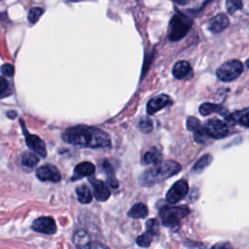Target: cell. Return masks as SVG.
I'll return each mask as SVG.
<instances>
[{
    "instance_id": "6da1fadb",
    "label": "cell",
    "mask_w": 249,
    "mask_h": 249,
    "mask_svg": "<svg viewBox=\"0 0 249 249\" xmlns=\"http://www.w3.org/2000/svg\"><path fill=\"white\" fill-rule=\"evenodd\" d=\"M63 140L72 145L93 149H108L111 147V140L107 133L87 126L67 129L63 135Z\"/></svg>"
},
{
    "instance_id": "7a4b0ae2",
    "label": "cell",
    "mask_w": 249,
    "mask_h": 249,
    "mask_svg": "<svg viewBox=\"0 0 249 249\" xmlns=\"http://www.w3.org/2000/svg\"><path fill=\"white\" fill-rule=\"evenodd\" d=\"M181 166L175 161H161L140 176V184L144 187L153 186L169 177L178 174Z\"/></svg>"
},
{
    "instance_id": "3957f363",
    "label": "cell",
    "mask_w": 249,
    "mask_h": 249,
    "mask_svg": "<svg viewBox=\"0 0 249 249\" xmlns=\"http://www.w3.org/2000/svg\"><path fill=\"white\" fill-rule=\"evenodd\" d=\"M192 20L181 14H175L170 23L169 28V38L171 41H179L184 38L192 28Z\"/></svg>"
},
{
    "instance_id": "277c9868",
    "label": "cell",
    "mask_w": 249,
    "mask_h": 249,
    "mask_svg": "<svg viewBox=\"0 0 249 249\" xmlns=\"http://www.w3.org/2000/svg\"><path fill=\"white\" fill-rule=\"evenodd\" d=\"M190 212V208L186 206H165L160 210L159 216L165 226L175 227Z\"/></svg>"
},
{
    "instance_id": "5b68a950",
    "label": "cell",
    "mask_w": 249,
    "mask_h": 249,
    "mask_svg": "<svg viewBox=\"0 0 249 249\" xmlns=\"http://www.w3.org/2000/svg\"><path fill=\"white\" fill-rule=\"evenodd\" d=\"M243 64L240 61L232 60L224 62L216 71L218 79L222 82H232L243 72Z\"/></svg>"
},
{
    "instance_id": "8992f818",
    "label": "cell",
    "mask_w": 249,
    "mask_h": 249,
    "mask_svg": "<svg viewBox=\"0 0 249 249\" xmlns=\"http://www.w3.org/2000/svg\"><path fill=\"white\" fill-rule=\"evenodd\" d=\"M203 130L206 137L213 140H221L229 135L228 124L218 119H211L207 121L204 124Z\"/></svg>"
},
{
    "instance_id": "52a82bcc",
    "label": "cell",
    "mask_w": 249,
    "mask_h": 249,
    "mask_svg": "<svg viewBox=\"0 0 249 249\" xmlns=\"http://www.w3.org/2000/svg\"><path fill=\"white\" fill-rule=\"evenodd\" d=\"M73 243L76 249H109L107 246L96 240H91L84 230H78L73 235Z\"/></svg>"
},
{
    "instance_id": "ba28073f",
    "label": "cell",
    "mask_w": 249,
    "mask_h": 249,
    "mask_svg": "<svg viewBox=\"0 0 249 249\" xmlns=\"http://www.w3.org/2000/svg\"><path fill=\"white\" fill-rule=\"evenodd\" d=\"M188 191H189V186H188L187 181H185L183 179L178 180L169 190V192L167 193L166 199H167L168 202L174 204V203L180 202L183 198H185L186 195L188 194Z\"/></svg>"
},
{
    "instance_id": "9c48e42d",
    "label": "cell",
    "mask_w": 249,
    "mask_h": 249,
    "mask_svg": "<svg viewBox=\"0 0 249 249\" xmlns=\"http://www.w3.org/2000/svg\"><path fill=\"white\" fill-rule=\"evenodd\" d=\"M33 231L46 233V234H54L57 232V225L55 220L52 217H39L31 225Z\"/></svg>"
},
{
    "instance_id": "30bf717a",
    "label": "cell",
    "mask_w": 249,
    "mask_h": 249,
    "mask_svg": "<svg viewBox=\"0 0 249 249\" xmlns=\"http://www.w3.org/2000/svg\"><path fill=\"white\" fill-rule=\"evenodd\" d=\"M21 123H22V128L25 131L26 140H27V144L29 145V147L31 148L36 154H38L42 158H45L46 155H47V151H46V146H45L44 141L40 138H38L37 136L28 134L23 122H21Z\"/></svg>"
},
{
    "instance_id": "8fae6325",
    "label": "cell",
    "mask_w": 249,
    "mask_h": 249,
    "mask_svg": "<svg viewBox=\"0 0 249 249\" xmlns=\"http://www.w3.org/2000/svg\"><path fill=\"white\" fill-rule=\"evenodd\" d=\"M171 104V99L168 94L162 93L151 98L147 103V113L148 115H154L163 108Z\"/></svg>"
},
{
    "instance_id": "7c38bea8",
    "label": "cell",
    "mask_w": 249,
    "mask_h": 249,
    "mask_svg": "<svg viewBox=\"0 0 249 249\" xmlns=\"http://www.w3.org/2000/svg\"><path fill=\"white\" fill-rule=\"evenodd\" d=\"M37 177L42 181L59 182L61 180V173L59 170L54 166H43L36 171Z\"/></svg>"
},
{
    "instance_id": "4fadbf2b",
    "label": "cell",
    "mask_w": 249,
    "mask_h": 249,
    "mask_svg": "<svg viewBox=\"0 0 249 249\" xmlns=\"http://www.w3.org/2000/svg\"><path fill=\"white\" fill-rule=\"evenodd\" d=\"M230 25V21L227 15L225 14H218L217 16H215L214 18H212L208 25H207V29L211 33H220L223 31H225Z\"/></svg>"
},
{
    "instance_id": "5bb4252c",
    "label": "cell",
    "mask_w": 249,
    "mask_h": 249,
    "mask_svg": "<svg viewBox=\"0 0 249 249\" xmlns=\"http://www.w3.org/2000/svg\"><path fill=\"white\" fill-rule=\"evenodd\" d=\"M172 75L178 79H186L192 75V67L190 63L186 61H180L176 62L172 69Z\"/></svg>"
},
{
    "instance_id": "9a60e30c",
    "label": "cell",
    "mask_w": 249,
    "mask_h": 249,
    "mask_svg": "<svg viewBox=\"0 0 249 249\" xmlns=\"http://www.w3.org/2000/svg\"><path fill=\"white\" fill-rule=\"evenodd\" d=\"M92 185L93 188V195L97 201L105 202L109 199L110 190L103 181L94 180V181H92Z\"/></svg>"
},
{
    "instance_id": "2e32d148",
    "label": "cell",
    "mask_w": 249,
    "mask_h": 249,
    "mask_svg": "<svg viewBox=\"0 0 249 249\" xmlns=\"http://www.w3.org/2000/svg\"><path fill=\"white\" fill-rule=\"evenodd\" d=\"M227 120L233 124H238L242 127L249 128V108L240 111H235L234 113L226 117Z\"/></svg>"
},
{
    "instance_id": "e0dca14e",
    "label": "cell",
    "mask_w": 249,
    "mask_h": 249,
    "mask_svg": "<svg viewBox=\"0 0 249 249\" xmlns=\"http://www.w3.org/2000/svg\"><path fill=\"white\" fill-rule=\"evenodd\" d=\"M94 171H95V168L92 163L83 162L78 166H76L74 172L78 177H83V176H90L93 174Z\"/></svg>"
},
{
    "instance_id": "ac0fdd59",
    "label": "cell",
    "mask_w": 249,
    "mask_h": 249,
    "mask_svg": "<svg viewBox=\"0 0 249 249\" xmlns=\"http://www.w3.org/2000/svg\"><path fill=\"white\" fill-rule=\"evenodd\" d=\"M161 162V153L158 149L152 148L150 151L146 152L141 159L143 165H156Z\"/></svg>"
},
{
    "instance_id": "d6986e66",
    "label": "cell",
    "mask_w": 249,
    "mask_h": 249,
    "mask_svg": "<svg viewBox=\"0 0 249 249\" xmlns=\"http://www.w3.org/2000/svg\"><path fill=\"white\" fill-rule=\"evenodd\" d=\"M128 215L135 219H141L145 218L148 215V208L144 203H137L135 204L131 210L128 212Z\"/></svg>"
},
{
    "instance_id": "ffe728a7",
    "label": "cell",
    "mask_w": 249,
    "mask_h": 249,
    "mask_svg": "<svg viewBox=\"0 0 249 249\" xmlns=\"http://www.w3.org/2000/svg\"><path fill=\"white\" fill-rule=\"evenodd\" d=\"M223 112H224V108L221 105H219V104L205 102V103H202L200 106V113L202 116H208V115H211L213 113H220V114H222Z\"/></svg>"
},
{
    "instance_id": "44dd1931",
    "label": "cell",
    "mask_w": 249,
    "mask_h": 249,
    "mask_svg": "<svg viewBox=\"0 0 249 249\" xmlns=\"http://www.w3.org/2000/svg\"><path fill=\"white\" fill-rule=\"evenodd\" d=\"M78 201L81 203H90L93 200V194L91 189L87 185H81L76 189Z\"/></svg>"
},
{
    "instance_id": "7402d4cb",
    "label": "cell",
    "mask_w": 249,
    "mask_h": 249,
    "mask_svg": "<svg viewBox=\"0 0 249 249\" xmlns=\"http://www.w3.org/2000/svg\"><path fill=\"white\" fill-rule=\"evenodd\" d=\"M212 162V156L210 154L203 155L193 167V171L197 173L202 172Z\"/></svg>"
},
{
    "instance_id": "603a6c76",
    "label": "cell",
    "mask_w": 249,
    "mask_h": 249,
    "mask_svg": "<svg viewBox=\"0 0 249 249\" xmlns=\"http://www.w3.org/2000/svg\"><path fill=\"white\" fill-rule=\"evenodd\" d=\"M38 162H39V158L31 152H26L22 156V164L25 167L34 168L38 164Z\"/></svg>"
},
{
    "instance_id": "cb8c5ba5",
    "label": "cell",
    "mask_w": 249,
    "mask_h": 249,
    "mask_svg": "<svg viewBox=\"0 0 249 249\" xmlns=\"http://www.w3.org/2000/svg\"><path fill=\"white\" fill-rule=\"evenodd\" d=\"M226 7H227L228 13L233 15L236 11H238L242 8V2L237 1V0H228V1L226 2Z\"/></svg>"
},
{
    "instance_id": "d4e9b609",
    "label": "cell",
    "mask_w": 249,
    "mask_h": 249,
    "mask_svg": "<svg viewBox=\"0 0 249 249\" xmlns=\"http://www.w3.org/2000/svg\"><path fill=\"white\" fill-rule=\"evenodd\" d=\"M153 236H154V235H152L151 233H149L146 232L145 233H143V234H141V235H140V236L138 237L137 242H138V244H139L140 246H141V247H148V246L151 244L152 240H153Z\"/></svg>"
},
{
    "instance_id": "484cf974",
    "label": "cell",
    "mask_w": 249,
    "mask_h": 249,
    "mask_svg": "<svg viewBox=\"0 0 249 249\" xmlns=\"http://www.w3.org/2000/svg\"><path fill=\"white\" fill-rule=\"evenodd\" d=\"M140 128L142 133L149 134L153 130V123L148 117H144L140 123Z\"/></svg>"
},
{
    "instance_id": "4316f807",
    "label": "cell",
    "mask_w": 249,
    "mask_h": 249,
    "mask_svg": "<svg viewBox=\"0 0 249 249\" xmlns=\"http://www.w3.org/2000/svg\"><path fill=\"white\" fill-rule=\"evenodd\" d=\"M202 128L201 122L195 117H189L187 120V129L193 133L199 131Z\"/></svg>"
},
{
    "instance_id": "83f0119b",
    "label": "cell",
    "mask_w": 249,
    "mask_h": 249,
    "mask_svg": "<svg viewBox=\"0 0 249 249\" xmlns=\"http://www.w3.org/2000/svg\"><path fill=\"white\" fill-rule=\"evenodd\" d=\"M146 229L147 233H151L152 235H156L159 233V222L156 219H150L146 222Z\"/></svg>"
},
{
    "instance_id": "f1b7e54d",
    "label": "cell",
    "mask_w": 249,
    "mask_h": 249,
    "mask_svg": "<svg viewBox=\"0 0 249 249\" xmlns=\"http://www.w3.org/2000/svg\"><path fill=\"white\" fill-rule=\"evenodd\" d=\"M44 10L41 9V8H38V7H35V8H32L30 13H29V21L31 23V24H35L39 18L41 17V15L43 14Z\"/></svg>"
},
{
    "instance_id": "f546056e",
    "label": "cell",
    "mask_w": 249,
    "mask_h": 249,
    "mask_svg": "<svg viewBox=\"0 0 249 249\" xmlns=\"http://www.w3.org/2000/svg\"><path fill=\"white\" fill-rule=\"evenodd\" d=\"M11 94L10 87L6 79L0 77V97H5Z\"/></svg>"
},
{
    "instance_id": "4dcf8cb0",
    "label": "cell",
    "mask_w": 249,
    "mask_h": 249,
    "mask_svg": "<svg viewBox=\"0 0 249 249\" xmlns=\"http://www.w3.org/2000/svg\"><path fill=\"white\" fill-rule=\"evenodd\" d=\"M106 171H107V178H108V182H109L110 186L112 188H118L119 183H118L116 177L114 176V173H113L110 166L107 163H106Z\"/></svg>"
},
{
    "instance_id": "1f68e13d",
    "label": "cell",
    "mask_w": 249,
    "mask_h": 249,
    "mask_svg": "<svg viewBox=\"0 0 249 249\" xmlns=\"http://www.w3.org/2000/svg\"><path fill=\"white\" fill-rule=\"evenodd\" d=\"M1 72L6 76H13L14 74V67L11 64H4L1 67Z\"/></svg>"
},
{
    "instance_id": "d6a6232c",
    "label": "cell",
    "mask_w": 249,
    "mask_h": 249,
    "mask_svg": "<svg viewBox=\"0 0 249 249\" xmlns=\"http://www.w3.org/2000/svg\"><path fill=\"white\" fill-rule=\"evenodd\" d=\"M212 249H233V247L231 246V244L229 243H224V244H219L214 246Z\"/></svg>"
},
{
    "instance_id": "836d02e7",
    "label": "cell",
    "mask_w": 249,
    "mask_h": 249,
    "mask_svg": "<svg viewBox=\"0 0 249 249\" xmlns=\"http://www.w3.org/2000/svg\"><path fill=\"white\" fill-rule=\"evenodd\" d=\"M245 64H246V66L249 68V60H247V61H246V63H245Z\"/></svg>"
}]
</instances>
